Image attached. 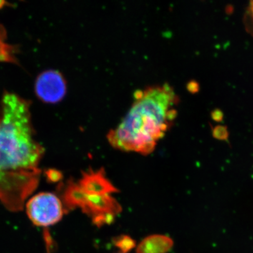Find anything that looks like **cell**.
Masks as SVG:
<instances>
[{
    "label": "cell",
    "mask_w": 253,
    "mask_h": 253,
    "mask_svg": "<svg viewBox=\"0 0 253 253\" xmlns=\"http://www.w3.org/2000/svg\"><path fill=\"white\" fill-rule=\"evenodd\" d=\"M212 135L219 140L226 141L229 138V133L226 126H217L212 128Z\"/></svg>",
    "instance_id": "cell-10"
},
{
    "label": "cell",
    "mask_w": 253,
    "mask_h": 253,
    "mask_svg": "<svg viewBox=\"0 0 253 253\" xmlns=\"http://www.w3.org/2000/svg\"><path fill=\"white\" fill-rule=\"evenodd\" d=\"M179 101L168 83L138 89L129 111L108 133L110 144L123 151L151 154L174 124Z\"/></svg>",
    "instance_id": "cell-2"
},
{
    "label": "cell",
    "mask_w": 253,
    "mask_h": 253,
    "mask_svg": "<svg viewBox=\"0 0 253 253\" xmlns=\"http://www.w3.org/2000/svg\"><path fill=\"white\" fill-rule=\"evenodd\" d=\"M188 89L191 93L197 92L199 90V84L195 81L190 82L189 85H188Z\"/></svg>",
    "instance_id": "cell-12"
},
{
    "label": "cell",
    "mask_w": 253,
    "mask_h": 253,
    "mask_svg": "<svg viewBox=\"0 0 253 253\" xmlns=\"http://www.w3.org/2000/svg\"><path fill=\"white\" fill-rule=\"evenodd\" d=\"M35 92L42 102L57 104L66 96L67 83L62 73L56 70H47L37 78Z\"/></svg>",
    "instance_id": "cell-5"
},
{
    "label": "cell",
    "mask_w": 253,
    "mask_h": 253,
    "mask_svg": "<svg viewBox=\"0 0 253 253\" xmlns=\"http://www.w3.org/2000/svg\"><path fill=\"white\" fill-rule=\"evenodd\" d=\"M28 219L34 225L47 227L61 220L64 214L62 202L56 194L41 192L28 200L25 205Z\"/></svg>",
    "instance_id": "cell-4"
},
{
    "label": "cell",
    "mask_w": 253,
    "mask_h": 253,
    "mask_svg": "<svg viewBox=\"0 0 253 253\" xmlns=\"http://www.w3.org/2000/svg\"><path fill=\"white\" fill-rule=\"evenodd\" d=\"M211 117L213 121H216V122H221L224 118V113L220 109H215L211 113Z\"/></svg>",
    "instance_id": "cell-11"
},
{
    "label": "cell",
    "mask_w": 253,
    "mask_h": 253,
    "mask_svg": "<svg viewBox=\"0 0 253 253\" xmlns=\"http://www.w3.org/2000/svg\"><path fill=\"white\" fill-rule=\"evenodd\" d=\"M63 201L69 209L80 208L83 212L92 217L97 225L112 221L121 208L111 195L89 194L84 192L78 183L70 181L64 194Z\"/></svg>",
    "instance_id": "cell-3"
},
{
    "label": "cell",
    "mask_w": 253,
    "mask_h": 253,
    "mask_svg": "<svg viewBox=\"0 0 253 253\" xmlns=\"http://www.w3.org/2000/svg\"><path fill=\"white\" fill-rule=\"evenodd\" d=\"M6 4V1H3V0H0V9H2Z\"/></svg>",
    "instance_id": "cell-13"
},
{
    "label": "cell",
    "mask_w": 253,
    "mask_h": 253,
    "mask_svg": "<svg viewBox=\"0 0 253 253\" xmlns=\"http://www.w3.org/2000/svg\"><path fill=\"white\" fill-rule=\"evenodd\" d=\"M31 101L4 91L0 101V203L22 211L41 179L44 154L36 139Z\"/></svg>",
    "instance_id": "cell-1"
},
{
    "label": "cell",
    "mask_w": 253,
    "mask_h": 253,
    "mask_svg": "<svg viewBox=\"0 0 253 253\" xmlns=\"http://www.w3.org/2000/svg\"><path fill=\"white\" fill-rule=\"evenodd\" d=\"M6 39V29L0 23V62L17 63V60L14 55L17 47L7 44Z\"/></svg>",
    "instance_id": "cell-8"
},
{
    "label": "cell",
    "mask_w": 253,
    "mask_h": 253,
    "mask_svg": "<svg viewBox=\"0 0 253 253\" xmlns=\"http://www.w3.org/2000/svg\"><path fill=\"white\" fill-rule=\"evenodd\" d=\"M173 246V241L168 236L153 235L145 238L138 246L137 253H167Z\"/></svg>",
    "instance_id": "cell-7"
},
{
    "label": "cell",
    "mask_w": 253,
    "mask_h": 253,
    "mask_svg": "<svg viewBox=\"0 0 253 253\" xmlns=\"http://www.w3.org/2000/svg\"><path fill=\"white\" fill-rule=\"evenodd\" d=\"M115 244L124 253L130 251L135 246L134 241L130 237L126 236L118 238L117 240L115 241Z\"/></svg>",
    "instance_id": "cell-9"
},
{
    "label": "cell",
    "mask_w": 253,
    "mask_h": 253,
    "mask_svg": "<svg viewBox=\"0 0 253 253\" xmlns=\"http://www.w3.org/2000/svg\"><path fill=\"white\" fill-rule=\"evenodd\" d=\"M78 184L83 191L89 194L111 195L118 191L106 179L103 169L84 172Z\"/></svg>",
    "instance_id": "cell-6"
},
{
    "label": "cell",
    "mask_w": 253,
    "mask_h": 253,
    "mask_svg": "<svg viewBox=\"0 0 253 253\" xmlns=\"http://www.w3.org/2000/svg\"><path fill=\"white\" fill-rule=\"evenodd\" d=\"M250 11H251V14H252L253 17V1H251V4H250Z\"/></svg>",
    "instance_id": "cell-14"
}]
</instances>
